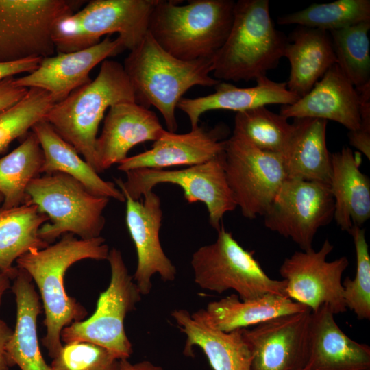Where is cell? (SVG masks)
Masks as SVG:
<instances>
[{
  "label": "cell",
  "instance_id": "d6a6232c",
  "mask_svg": "<svg viewBox=\"0 0 370 370\" xmlns=\"http://www.w3.org/2000/svg\"><path fill=\"white\" fill-rule=\"evenodd\" d=\"M370 21L369 0H337L330 3H314L310 6L284 15L280 25H297L330 32Z\"/></svg>",
  "mask_w": 370,
  "mask_h": 370
},
{
  "label": "cell",
  "instance_id": "d590c367",
  "mask_svg": "<svg viewBox=\"0 0 370 370\" xmlns=\"http://www.w3.org/2000/svg\"><path fill=\"white\" fill-rule=\"evenodd\" d=\"M354 243L356 271L352 280L346 277L342 282L343 299L359 320L370 319V256L362 227L352 226L348 231Z\"/></svg>",
  "mask_w": 370,
  "mask_h": 370
},
{
  "label": "cell",
  "instance_id": "ee69618b",
  "mask_svg": "<svg viewBox=\"0 0 370 370\" xmlns=\"http://www.w3.org/2000/svg\"><path fill=\"white\" fill-rule=\"evenodd\" d=\"M3 197L1 195V194L0 193V205H1V203H3Z\"/></svg>",
  "mask_w": 370,
  "mask_h": 370
},
{
  "label": "cell",
  "instance_id": "f35d334b",
  "mask_svg": "<svg viewBox=\"0 0 370 370\" xmlns=\"http://www.w3.org/2000/svg\"><path fill=\"white\" fill-rule=\"evenodd\" d=\"M40 58H32L15 62H0V81L19 73H30L38 66Z\"/></svg>",
  "mask_w": 370,
  "mask_h": 370
},
{
  "label": "cell",
  "instance_id": "4fadbf2b",
  "mask_svg": "<svg viewBox=\"0 0 370 370\" xmlns=\"http://www.w3.org/2000/svg\"><path fill=\"white\" fill-rule=\"evenodd\" d=\"M329 184L286 178L264 217V226L291 238L301 248H312L318 230L334 217Z\"/></svg>",
  "mask_w": 370,
  "mask_h": 370
},
{
  "label": "cell",
  "instance_id": "52a82bcc",
  "mask_svg": "<svg viewBox=\"0 0 370 370\" xmlns=\"http://www.w3.org/2000/svg\"><path fill=\"white\" fill-rule=\"evenodd\" d=\"M157 0H92L61 18L53 40L58 53L92 47L103 36L116 33L125 49H135L148 32L151 12Z\"/></svg>",
  "mask_w": 370,
  "mask_h": 370
},
{
  "label": "cell",
  "instance_id": "74e56055",
  "mask_svg": "<svg viewBox=\"0 0 370 370\" xmlns=\"http://www.w3.org/2000/svg\"><path fill=\"white\" fill-rule=\"evenodd\" d=\"M29 88L17 86L14 78L10 77L0 81V112L20 101Z\"/></svg>",
  "mask_w": 370,
  "mask_h": 370
},
{
  "label": "cell",
  "instance_id": "4316f807",
  "mask_svg": "<svg viewBox=\"0 0 370 370\" xmlns=\"http://www.w3.org/2000/svg\"><path fill=\"white\" fill-rule=\"evenodd\" d=\"M327 123L319 119H294L293 132L282 156L287 178L329 184L332 154L326 145Z\"/></svg>",
  "mask_w": 370,
  "mask_h": 370
},
{
  "label": "cell",
  "instance_id": "b9f144b4",
  "mask_svg": "<svg viewBox=\"0 0 370 370\" xmlns=\"http://www.w3.org/2000/svg\"><path fill=\"white\" fill-rule=\"evenodd\" d=\"M119 370H164L160 366L154 365L148 360L131 363L127 359L120 360Z\"/></svg>",
  "mask_w": 370,
  "mask_h": 370
},
{
  "label": "cell",
  "instance_id": "484cf974",
  "mask_svg": "<svg viewBox=\"0 0 370 370\" xmlns=\"http://www.w3.org/2000/svg\"><path fill=\"white\" fill-rule=\"evenodd\" d=\"M12 286L16 304V322L7 346L13 366L21 370H51L40 349L37 319L42 312L40 297L30 276L18 269Z\"/></svg>",
  "mask_w": 370,
  "mask_h": 370
},
{
  "label": "cell",
  "instance_id": "8d00e7d4",
  "mask_svg": "<svg viewBox=\"0 0 370 370\" xmlns=\"http://www.w3.org/2000/svg\"><path fill=\"white\" fill-rule=\"evenodd\" d=\"M51 370H119L120 359L107 349L88 342L62 345L52 358Z\"/></svg>",
  "mask_w": 370,
  "mask_h": 370
},
{
  "label": "cell",
  "instance_id": "603a6c76",
  "mask_svg": "<svg viewBox=\"0 0 370 370\" xmlns=\"http://www.w3.org/2000/svg\"><path fill=\"white\" fill-rule=\"evenodd\" d=\"M256 82V85L249 88L220 82L214 86V92L196 98L183 97L177 108L187 115L191 129H194L199 126L200 116L210 110H226L236 113L269 104L291 105L299 99L287 88L286 82H276L267 76Z\"/></svg>",
  "mask_w": 370,
  "mask_h": 370
},
{
  "label": "cell",
  "instance_id": "d4e9b609",
  "mask_svg": "<svg viewBox=\"0 0 370 370\" xmlns=\"http://www.w3.org/2000/svg\"><path fill=\"white\" fill-rule=\"evenodd\" d=\"M284 57L290 64L287 88L299 98L336 64L330 32L303 26L291 34Z\"/></svg>",
  "mask_w": 370,
  "mask_h": 370
},
{
  "label": "cell",
  "instance_id": "8992f818",
  "mask_svg": "<svg viewBox=\"0 0 370 370\" xmlns=\"http://www.w3.org/2000/svg\"><path fill=\"white\" fill-rule=\"evenodd\" d=\"M26 195L25 204L36 206L49 218L38 233L49 245L67 233L84 240L101 236L110 199L94 195L71 176L60 172L38 176L29 182Z\"/></svg>",
  "mask_w": 370,
  "mask_h": 370
},
{
  "label": "cell",
  "instance_id": "60d3db41",
  "mask_svg": "<svg viewBox=\"0 0 370 370\" xmlns=\"http://www.w3.org/2000/svg\"><path fill=\"white\" fill-rule=\"evenodd\" d=\"M348 138L351 145L362 153L368 160L370 159V132L358 129L349 131Z\"/></svg>",
  "mask_w": 370,
  "mask_h": 370
},
{
  "label": "cell",
  "instance_id": "30bf717a",
  "mask_svg": "<svg viewBox=\"0 0 370 370\" xmlns=\"http://www.w3.org/2000/svg\"><path fill=\"white\" fill-rule=\"evenodd\" d=\"M127 179L115 178L123 195L138 200L162 183L179 186L190 204L203 202L210 225L217 230L223 225L225 214L236 207L228 185L224 166V152L203 164L180 169H138L126 172Z\"/></svg>",
  "mask_w": 370,
  "mask_h": 370
},
{
  "label": "cell",
  "instance_id": "5b68a950",
  "mask_svg": "<svg viewBox=\"0 0 370 370\" xmlns=\"http://www.w3.org/2000/svg\"><path fill=\"white\" fill-rule=\"evenodd\" d=\"M134 101L132 84L122 64L106 60L97 76L56 103L45 120L96 171L99 125L108 108Z\"/></svg>",
  "mask_w": 370,
  "mask_h": 370
},
{
  "label": "cell",
  "instance_id": "e575fe53",
  "mask_svg": "<svg viewBox=\"0 0 370 370\" xmlns=\"http://www.w3.org/2000/svg\"><path fill=\"white\" fill-rule=\"evenodd\" d=\"M56 103L53 97L41 89L29 88L25 95L11 107L0 112V152L11 142L28 133Z\"/></svg>",
  "mask_w": 370,
  "mask_h": 370
},
{
  "label": "cell",
  "instance_id": "ffe728a7",
  "mask_svg": "<svg viewBox=\"0 0 370 370\" xmlns=\"http://www.w3.org/2000/svg\"><path fill=\"white\" fill-rule=\"evenodd\" d=\"M288 118H313L336 121L349 131L360 126L359 95L354 86L334 64L304 97L282 106L280 113Z\"/></svg>",
  "mask_w": 370,
  "mask_h": 370
},
{
  "label": "cell",
  "instance_id": "cb8c5ba5",
  "mask_svg": "<svg viewBox=\"0 0 370 370\" xmlns=\"http://www.w3.org/2000/svg\"><path fill=\"white\" fill-rule=\"evenodd\" d=\"M360 154L344 147L331 156L329 182L334 201L333 219L344 231L362 227L370 218V180L360 170Z\"/></svg>",
  "mask_w": 370,
  "mask_h": 370
},
{
  "label": "cell",
  "instance_id": "9c48e42d",
  "mask_svg": "<svg viewBox=\"0 0 370 370\" xmlns=\"http://www.w3.org/2000/svg\"><path fill=\"white\" fill-rule=\"evenodd\" d=\"M107 260L111 270L110 282L100 293L95 312L87 319L65 327L61 341L64 344L91 343L107 349L120 360L128 359L133 349L125 330V319L136 308L142 294L119 249L110 250Z\"/></svg>",
  "mask_w": 370,
  "mask_h": 370
},
{
  "label": "cell",
  "instance_id": "836d02e7",
  "mask_svg": "<svg viewBox=\"0 0 370 370\" xmlns=\"http://www.w3.org/2000/svg\"><path fill=\"white\" fill-rule=\"evenodd\" d=\"M369 29L364 21L329 32L336 64L356 88L370 82Z\"/></svg>",
  "mask_w": 370,
  "mask_h": 370
},
{
  "label": "cell",
  "instance_id": "7402d4cb",
  "mask_svg": "<svg viewBox=\"0 0 370 370\" xmlns=\"http://www.w3.org/2000/svg\"><path fill=\"white\" fill-rule=\"evenodd\" d=\"M171 316L186 336L183 351L186 356H193V347H198L213 370H251V352L242 329L219 330L206 321L201 309L192 314L177 309Z\"/></svg>",
  "mask_w": 370,
  "mask_h": 370
},
{
  "label": "cell",
  "instance_id": "83f0119b",
  "mask_svg": "<svg viewBox=\"0 0 370 370\" xmlns=\"http://www.w3.org/2000/svg\"><path fill=\"white\" fill-rule=\"evenodd\" d=\"M43 153L41 173L60 172L71 176L95 195L125 201L116 184L103 180L99 173L82 157L77 151L64 140L45 120L36 123L32 128Z\"/></svg>",
  "mask_w": 370,
  "mask_h": 370
},
{
  "label": "cell",
  "instance_id": "8fae6325",
  "mask_svg": "<svg viewBox=\"0 0 370 370\" xmlns=\"http://www.w3.org/2000/svg\"><path fill=\"white\" fill-rule=\"evenodd\" d=\"M84 2L0 0V62L53 56L56 25Z\"/></svg>",
  "mask_w": 370,
  "mask_h": 370
},
{
  "label": "cell",
  "instance_id": "ac0fdd59",
  "mask_svg": "<svg viewBox=\"0 0 370 370\" xmlns=\"http://www.w3.org/2000/svg\"><path fill=\"white\" fill-rule=\"evenodd\" d=\"M165 131L154 112L134 101L112 106L96 140V171L99 173L119 164L132 147L144 142H154Z\"/></svg>",
  "mask_w": 370,
  "mask_h": 370
},
{
  "label": "cell",
  "instance_id": "9a60e30c",
  "mask_svg": "<svg viewBox=\"0 0 370 370\" xmlns=\"http://www.w3.org/2000/svg\"><path fill=\"white\" fill-rule=\"evenodd\" d=\"M310 314L308 309L243 328L252 356L251 370H304L309 356Z\"/></svg>",
  "mask_w": 370,
  "mask_h": 370
},
{
  "label": "cell",
  "instance_id": "f546056e",
  "mask_svg": "<svg viewBox=\"0 0 370 370\" xmlns=\"http://www.w3.org/2000/svg\"><path fill=\"white\" fill-rule=\"evenodd\" d=\"M48 221V217L33 204L0 209L1 271L14 279L18 271V268L13 267L14 261L31 250L49 245L38 234L41 225Z\"/></svg>",
  "mask_w": 370,
  "mask_h": 370
},
{
  "label": "cell",
  "instance_id": "f1b7e54d",
  "mask_svg": "<svg viewBox=\"0 0 370 370\" xmlns=\"http://www.w3.org/2000/svg\"><path fill=\"white\" fill-rule=\"evenodd\" d=\"M308 309L286 296L268 293L248 300H241L237 294H231L210 302L206 309L201 310L210 325L222 332H230Z\"/></svg>",
  "mask_w": 370,
  "mask_h": 370
},
{
  "label": "cell",
  "instance_id": "ba28073f",
  "mask_svg": "<svg viewBox=\"0 0 370 370\" xmlns=\"http://www.w3.org/2000/svg\"><path fill=\"white\" fill-rule=\"evenodd\" d=\"M190 264L195 283L205 290L217 293L234 290L241 300L268 293L286 296V281L269 277L254 251L244 249L223 224L214 243L193 253Z\"/></svg>",
  "mask_w": 370,
  "mask_h": 370
},
{
  "label": "cell",
  "instance_id": "1f68e13d",
  "mask_svg": "<svg viewBox=\"0 0 370 370\" xmlns=\"http://www.w3.org/2000/svg\"><path fill=\"white\" fill-rule=\"evenodd\" d=\"M260 150L282 155L286 152L293 125L280 114L260 106L236 112L234 131Z\"/></svg>",
  "mask_w": 370,
  "mask_h": 370
},
{
  "label": "cell",
  "instance_id": "44dd1931",
  "mask_svg": "<svg viewBox=\"0 0 370 370\" xmlns=\"http://www.w3.org/2000/svg\"><path fill=\"white\" fill-rule=\"evenodd\" d=\"M304 370H370V347L350 338L325 304L311 312Z\"/></svg>",
  "mask_w": 370,
  "mask_h": 370
},
{
  "label": "cell",
  "instance_id": "3957f363",
  "mask_svg": "<svg viewBox=\"0 0 370 370\" xmlns=\"http://www.w3.org/2000/svg\"><path fill=\"white\" fill-rule=\"evenodd\" d=\"M157 0L148 33L167 53L184 61L213 58L230 32L232 0Z\"/></svg>",
  "mask_w": 370,
  "mask_h": 370
},
{
  "label": "cell",
  "instance_id": "7bdbcfd3",
  "mask_svg": "<svg viewBox=\"0 0 370 370\" xmlns=\"http://www.w3.org/2000/svg\"><path fill=\"white\" fill-rule=\"evenodd\" d=\"M11 277L0 270V306L5 292L10 288Z\"/></svg>",
  "mask_w": 370,
  "mask_h": 370
},
{
  "label": "cell",
  "instance_id": "277c9868",
  "mask_svg": "<svg viewBox=\"0 0 370 370\" xmlns=\"http://www.w3.org/2000/svg\"><path fill=\"white\" fill-rule=\"evenodd\" d=\"M287 43L272 22L268 0H238L229 35L212 58L214 78L248 82L265 77L278 66Z\"/></svg>",
  "mask_w": 370,
  "mask_h": 370
},
{
  "label": "cell",
  "instance_id": "5bb4252c",
  "mask_svg": "<svg viewBox=\"0 0 370 370\" xmlns=\"http://www.w3.org/2000/svg\"><path fill=\"white\" fill-rule=\"evenodd\" d=\"M334 245L326 239L321 248L294 252L284 259L279 272L286 281L285 295L311 310L327 305L334 314L347 310L342 275L349 265L346 256L327 261Z\"/></svg>",
  "mask_w": 370,
  "mask_h": 370
},
{
  "label": "cell",
  "instance_id": "d6986e66",
  "mask_svg": "<svg viewBox=\"0 0 370 370\" xmlns=\"http://www.w3.org/2000/svg\"><path fill=\"white\" fill-rule=\"evenodd\" d=\"M224 128L217 125L208 130L198 126L184 134L166 130L151 149L127 157L118 170L127 172L138 169H166L206 162L224 152Z\"/></svg>",
  "mask_w": 370,
  "mask_h": 370
},
{
  "label": "cell",
  "instance_id": "7c38bea8",
  "mask_svg": "<svg viewBox=\"0 0 370 370\" xmlns=\"http://www.w3.org/2000/svg\"><path fill=\"white\" fill-rule=\"evenodd\" d=\"M228 185L244 217L263 216L287 178L282 155L259 149L233 132L225 140Z\"/></svg>",
  "mask_w": 370,
  "mask_h": 370
},
{
  "label": "cell",
  "instance_id": "e0dca14e",
  "mask_svg": "<svg viewBox=\"0 0 370 370\" xmlns=\"http://www.w3.org/2000/svg\"><path fill=\"white\" fill-rule=\"evenodd\" d=\"M124 50L119 37L112 39L107 36L92 47L42 58L36 69L14 78V82L18 86L47 91L58 103L90 82L89 73L95 66Z\"/></svg>",
  "mask_w": 370,
  "mask_h": 370
},
{
  "label": "cell",
  "instance_id": "7a4b0ae2",
  "mask_svg": "<svg viewBox=\"0 0 370 370\" xmlns=\"http://www.w3.org/2000/svg\"><path fill=\"white\" fill-rule=\"evenodd\" d=\"M212 58L179 60L164 51L147 32L130 51L123 64L132 84L135 102L162 114L167 130L175 132V108L183 95L195 86H215L221 81L211 77Z\"/></svg>",
  "mask_w": 370,
  "mask_h": 370
},
{
  "label": "cell",
  "instance_id": "4dcf8cb0",
  "mask_svg": "<svg viewBox=\"0 0 370 370\" xmlns=\"http://www.w3.org/2000/svg\"><path fill=\"white\" fill-rule=\"evenodd\" d=\"M43 153L38 139L32 131L12 152L0 158V193L3 197L1 210L25 204L26 188L41 173Z\"/></svg>",
  "mask_w": 370,
  "mask_h": 370
},
{
  "label": "cell",
  "instance_id": "ab89813d",
  "mask_svg": "<svg viewBox=\"0 0 370 370\" xmlns=\"http://www.w3.org/2000/svg\"><path fill=\"white\" fill-rule=\"evenodd\" d=\"M13 330L0 319V370H10L14 367L8 356L6 346Z\"/></svg>",
  "mask_w": 370,
  "mask_h": 370
},
{
  "label": "cell",
  "instance_id": "6da1fadb",
  "mask_svg": "<svg viewBox=\"0 0 370 370\" xmlns=\"http://www.w3.org/2000/svg\"><path fill=\"white\" fill-rule=\"evenodd\" d=\"M109 247L105 239H78L67 233L56 243L42 249H33L20 256L16 267L34 281L40 293L45 317L43 346L53 358L60 351L62 330L85 319L87 311L75 298L68 295L64 280L68 269L84 259L107 260Z\"/></svg>",
  "mask_w": 370,
  "mask_h": 370
},
{
  "label": "cell",
  "instance_id": "2e32d148",
  "mask_svg": "<svg viewBox=\"0 0 370 370\" xmlns=\"http://www.w3.org/2000/svg\"><path fill=\"white\" fill-rule=\"evenodd\" d=\"M126 202L125 221L137 254V267L133 278L142 295L152 288L151 278L159 274L164 282L175 279L177 271L165 254L160 241L163 212L159 196L153 190L143 199L134 200L123 195Z\"/></svg>",
  "mask_w": 370,
  "mask_h": 370
}]
</instances>
